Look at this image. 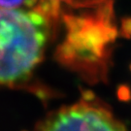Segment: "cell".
Instances as JSON below:
<instances>
[{
	"mask_svg": "<svg viewBox=\"0 0 131 131\" xmlns=\"http://www.w3.org/2000/svg\"><path fill=\"white\" fill-rule=\"evenodd\" d=\"M60 17L66 34L57 50L58 60L89 82L105 81L117 36L113 3Z\"/></svg>",
	"mask_w": 131,
	"mask_h": 131,
	"instance_id": "cell-1",
	"label": "cell"
},
{
	"mask_svg": "<svg viewBox=\"0 0 131 131\" xmlns=\"http://www.w3.org/2000/svg\"><path fill=\"white\" fill-rule=\"evenodd\" d=\"M44 0H0V8L35 9L41 12Z\"/></svg>",
	"mask_w": 131,
	"mask_h": 131,
	"instance_id": "cell-4",
	"label": "cell"
},
{
	"mask_svg": "<svg viewBox=\"0 0 131 131\" xmlns=\"http://www.w3.org/2000/svg\"><path fill=\"white\" fill-rule=\"evenodd\" d=\"M40 131H127L109 108L89 96L59 109L45 121Z\"/></svg>",
	"mask_w": 131,
	"mask_h": 131,
	"instance_id": "cell-3",
	"label": "cell"
},
{
	"mask_svg": "<svg viewBox=\"0 0 131 131\" xmlns=\"http://www.w3.org/2000/svg\"><path fill=\"white\" fill-rule=\"evenodd\" d=\"M52 24L39 10L0 8V85L31 77L44 57Z\"/></svg>",
	"mask_w": 131,
	"mask_h": 131,
	"instance_id": "cell-2",
	"label": "cell"
}]
</instances>
